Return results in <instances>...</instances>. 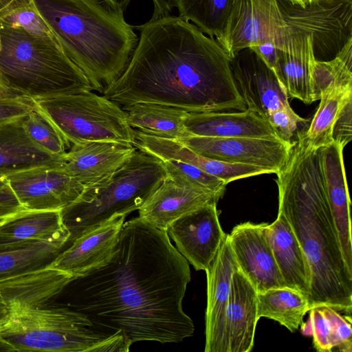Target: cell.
<instances>
[{
    "label": "cell",
    "mask_w": 352,
    "mask_h": 352,
    "mask_svg": "<svg viewBox=\"0 0 352 352\" xmlns=\"http://www.w3.org/2000/svg\"><path fill=\"white\" fill-rule=\"evenodd\" d=\"M22 209L6 177L0 176V221Z\"/></svg>",
    "instance_id": "7bdbcfd3"
},
{
    "label": "cell",
    "mask_w": 352,
    "mask_h": 352,
    "mask_svg": "<svg viewBox=\"0 0 352 352\" xmlns=\"http://www.w3.org/2000/svg\"><path fill=\"white\" fill-rule=\"evenodd\" d=\"M217 203L207 204L180 217L166 232L176 249L196 270L206 271L227 234L223 230Z\"/></svg>",
    "instance_id": "4fadbf2b"
},
{
    "label": "cell",
    "mask_w": 352,
    "mask_h": 352,
    "mask_svg": "<svg viewBox=\"0 0 352 352\" xmlns=\"http://www.w3.org/2000/svg\"><path fill=\"white\" fill-rule=\"evenodd\" d=\"M92 90L103 94L126 69L139 38L124 10L109 0H33Z\"/></svg>",
    "instance_id": "277c9868"
},
{
    "label": "cell",
    "mask_w": 352,
    "mask_h": 352,
    "mask_svg": "<svg viewBox=\"0 0 352 352\" xmlns=\"http://www.w3.org/2000/svg\"><path fill=\"white\" fill-rule=\"evenodd\" d=\"M64 248V243L46 241L0 245V282L49 266Z\"/></svg>",
    "instance_id": "f546056e"
},
{
    "label": "cell",
    "mask_w": 352,
    "mask_h": 352,
    "mask_svg": "<svg viewBox=\"0 0 352 352\" xmlns=\"http://www.w3.org/2000/svg\"><path fill=\"white\" fill-rule=\"evenodd\" d=\"M0 351L3 352H10L15 351L14 349L9 345L6 342H5L1 336H0Z\"/></svg>",
    "instance_id": "7dc6e473"
},
{
    "label": "cell",
    "mask_w": 352,
    "mask_h": 352,
    "mask_svg": "<svg viewBox=\"0 0 352 352\" xmlns=\"http://www.w3.org/2000/svg\"><path fill=\"white\" fill-rule=\"evenodd\" d=\"M319 106L308 129L298 135L305 144L318 149L331 144L333 129L343 107L352 100V83L333 85L320 95Z\"/></svg>",
    "instance_id": "4dcf8cb0"
},
{
    "label": "cell",
    "mask_w": 352,
    "mask_h": 352,
    "mask_svg": "<svg viewBox=\"0 0 352 352\" xmlns=\"http://www.w3.org/2000/svg\"><path fill=\"white\" fill-rule=\"evenodd\" d=\"M267 226L244 222L227 234L238 268L257 292L286 287L267 238Z\"/></svg>",
    "instance_id": "5bb4252c"
},
{
    "label": "cell",
    "mask_w": 352,
    "mask_h": 352,
    "mask_svg": "<svg viewBox=\"0 0 352 352\" xmlns=\"http://www.w3.org/2000/svg\"><path fill=\"white\" fill-rule=\"evenodd\" d=\"M316 60L309 35H289L279 50L278 80L288 96L305 104L316 101L313 69Z\"/></svg>",
    "instance_id": "d4e9b609"
},
{
    "label": "cell",
    "mask_w": 352,
    "mask_h": 352,
    "mask_svg": "<svg viewBox=\"0 0 352 352\" xmlns=\"http://www.w3.org/2000/svg\"><path fill=\"white\" fill-rule=\"evenodd\" d=\"M58 167L85 188L107 180L136 149L132 144L112 140L72 144Z\"/></svg>",
    "instance_id": "2e32d148"
},
{
    "label": "cell",
    "mask_w": 352,
    "mask_h": 352,
    "mask_svg": "<svg viewBox=\"0 0 352 352\" xmlns=\"http://www.w3.org/2000/svg\"><path fill=\"white\" fill-rule=\"evenodd\" d=\"M289 35H309L318 60L333 58L352 38V0H313L305 8L278 0Z\"/></svg>",
    "instance_id": "9c48e42d"
},
{
    "label": "cell",
    "mask_w": 352,
    "mask_h": 352,
    "mask_svg": "<svg viewBox=\"0 0 352 352\" xmlns=\"http://www.w3.org/2000/svg\"><path fill=\"white\" fill-rule=\"evenodd\" d=\"M129 124L135 130L153 136L179 140L188 135L184 121L189 112L180 108L152 102L121 106Z\"/></svg>",
    "instance_id": "f1b7e54d"
},
{
    "label": "cell",
    "mask_w": 352,
    "mask_h": 352,
    "mask_svg": "<svg viewBox=\"0 0 352 352\" xmlns=\"http://www.w3.org/2000/svg\"><path fill=\"white\" fill-rule=\"evenodd\" d=\"M184 126L190 135L280 139L267 120L249 109L239 112H190Z\"/></svg>",
    "instance_id": "603a6c76"
},
{
    "label": "cell",
    "mask_w": 352,
    "mask_h": 352,
    "mask_svg": "<svg viewBox=\"0 0 352 352\" xmlns=\"http://www.w3.org/2000/svg\"><path fill=\"white\" fill-rule=\"evenodd\" d=\"M276 174L278 211L289 222L310 267L309 309L329 307L350 315L352 271L344 258L329 204L320 148L308 147L298 137Z\"/></svg>",
    "instance_id": "3957f363"
},
{
    "label": "cell",
    "mask_w": 352,
    "mask_h": 352,
    "mask_svg": "<svg viewBox=\"0 0 352 352\" xmlns=\"http://www.w3.org/2000/svg\"><path fill=\"white\" fill-rule=\"evenodd\" d=\"M352 38L336 56L329 60L316 59L314 69V89L316 100L327 89L337 85L352 83Z\"/></svg>",
    "instance_id": "836d02e7"
},
{
    "label": "cell",
    "mask_w": 352,
    "mask_h": 352,
    "mask_svg": "<svg viewBox=\"0 0 352 352\" xmlns=\"http://www.w3.org/2000/svg\"><path fill=\"white\" fill-rule=\"evenodd\" d=\"M289 34L278 0H234L222 34L215 38L232 58L266 41L280 50Z\"/></svg>",
    "instance_id": "30bf717a"
},
{
    "label": "cell",
    "mask_w": 352,
    "mask_h": 352,
    "mask_svg": "<svg viewBox=\"0 0 352 352\" xmlns=\"http://www.w3.org/2000/svg\"><path fill=\"white\" fill-rule=\"evenodd\" d=\"M69 236L61 210L22 209L0 221V245L46 241L64 243L65 248Z\"/></svg>",
    "instance_id": "4316f807"
},
{
    "label": "cell",
    "mask_w": 352,
    "mask_h": 352,
    "mask_svg": "<svg viewBox=\"0 0 352 352\" xmlns=\"http://www.w3.org/2000/svg\"><path fill=\"white\" fill-rule=\"evenodd\" d=\"M0 86L12 98L32 100L92 91L54 35L1 22Z\"/></svg>",
    "instance_id": "5b68a950"
},
{
    "label": "cell",
    "mask_w": 352,
    "mask_h": 352,
    "mask_svg": "<svg viewBox=\"0 0 352 352\" xmlns=\"http://www.w3.org/2000/svg\"><path fill=\"white\" fill-rule=\"evenodd\" d=\"M0 22L21 26L45 36L54 35L33 0H0Z\"/></svg>",
    "instance_id": "8d00e7d4"
},
{
    "label": "cell",
    "mask_w": 352,
    "mask_h": 352,
    "mask_svg": "<svg viewBox=\"0 0 352 352\" xmlns=\"http://www.w3.org/2000/svg\"><path fill=\"white\" fill-rule=\"evenodd\" d=\"M178 141L204 157L229 163L256 166L275 174L287 162L294 142L281 139L190 135Z\"/></svg>",
    "instance_id": "7c38bea8"
},
{
    "label": "cell",
    "mask_w": 352,
    "mask_h": 352,
    "mask_svg": "<svg viewBox=\"0 0 352 352\" xmlns=\"http://www.w3.org/2000/svg\"><path fill=\"white\" fill-rule=\"evenodd\" d=\"M308 320L302 323V333L313 338L314 348L320 352H332L331 327L323 307L309 310Z\"/></svg>",
    "instance_id": "74e56055"
},
{
    "label": "cell",
    "mask_w": 352,
    "mask_h": 352,
    "mask_svg": "<svg viewBox=\"0 0 352 352\" xmlns=\"http://www.w3.org/2000/svg\"><path fill=\"white\" fill-rule=\"evenodd\" d=\"M10 316V309L7 304L0 295V327L6 321Z\"/></svg>",
    "instance_id": "bcb514c9"
},
{
    "label": "cell",
    "mask_w": 352,
    "mask_h": 352,
    "mask_svg": "<svg viewBox=\"0 0 352 352\" xmlns=\"http://www.w3.org/2000/svg\"><path fill=\"white\" fill-rule=\"evenodd\" d=\"M22 117L0 123V176L36 166H59L61 163L63 155L48 153L29 137Z\"/></svg>",
    "instance_id": "83f0119b"
},
{
    "label": "cell",
    "mask_w": 352,
    "mask_h": 352,
    "mask_svg": "<svg viewBox=\"0 0 352 352\" xmlns=\"http://www.w3.org/2000/svg\"><path fill=\"white\" fill-rule=\"evenodd\" d=\"M352 100L342 109L333 129V140L343 148L351 140Z\"/></svg>",
    "instance_id": "b9f144b4"
},
{
    "label": "cell",
    "mask_w": 352,
    "mask_h": 352,
    "mask_svg": "<svg viewBox=\"0 0 352 352\" xmlns=\"http://www.w3.org/2000/svg\"><path fill=\"white\" fill-rule=\"evenodd\" d=\"M153 3V18L168 15L176 7L177 0H152Z\"/></svg>",
    "instance_id": "f6af8a7d"
},
{
    "label": "cell",
    "mask_w": 352,
    "mask_h": 352,
    "mask_svg": "<svg viewBox=\"0 0 352 352\" xmlns=\"http://www.w3.org/2000/svg\"><path fill=\"white\" fill-rule=\"evenodd\" d=\"M292 5L305 8L307 4L310 3L313 0H285Z\"/></svg>",
    "instance_id": "c3c4849f"
},
{
    "label": "cell",
    "mask_w": 352,
    "mask_h": 352,
    "mask_svg": "<svg viewBox=\"0 0 352 352\" xmlns=\"http://www.w3.org/2000/svg\"><path fill=\"white\" fill-rule=\"evenodd\" d=\"M258 292L238 268L234 271L226 311L228 352H250L254 342L258 317Z\"/></svg>",
    "instance_id": "7402d4cb"
},
{
    "label": "cell",
    "mask_w": 352,
    "mask_h": 352,
    "mask_svg": "<svg viewBox=\"0 0 352 352\" xmlns=\"http://www.w3.org/2000/svg\"><path fill=\"white\" fill-rule=\"evenodd\" d=\"M166 177L162 160L136 148L107 180L85 188L76 201L61 210L70 232L66 248L113 216L126 217L138 210Z\"/></svg>",
    "instance_id": "8992f818"
},
{
    "label": "cell",
    "mask_w": 352,
    "mask_h": 352,
    "mask_svg": "<svg viewBox=\"0 0 352 352\" xmlns=\"http://www.w3.org/2000/svg\"><path fill=\"white\" fill-rule=\"evenodd\" d=\"M112 3H113L116 6H118L122 8L124 10L126 8L129 3L131 0H109Z\"/></svg>",
    "instance_id": "681fc988"
},
{
    "label": "cell",
    "mask_w": 352,
    "mask_h": 352,
    "mask_svg": "<svg viewBox=\"0 0 352 352\" xmlns=\"http://www.w3.org/2000/svg\"><path fill=\"white\" fill-rule=\"evenodd\" d=\"M0 336L15 351L118 352L122 346L119 336H102L84 314L67 307L10 311Z\"/></svg>",
    "instance_id": "52a82bcc"
},
{
    "label": "cell",
    "mask_w": 352,
    "mask_h": 352,
    "mask_svg": "<svg viewBox=\"0 0 352 352\" xmlns=\"http://www.w3.org/2000/svg\"><path fill=\"white\" fill-rule=\"evenodd\" d=\"M5 177L21 207L30 210H63L85 189L56 166H36Z\"/></svg>",
    "instance_id": "8fae6325"
},
{
    "label": "cell",
    "mask_w": 352,
    "mask_h": 352,
    "mask_svg": "<svg viewBox=\"0 0 352 352\" xmlns=\"http://www.w3.org/2000/svg\"><path fill=\"white\" fill-rule=\"evenodd\" d=\"M234 0H177L179 16L214 38L223 32Z\"/></svg>",
    "instance_id": "d6a6232c"
},
{
    "label": "cell",
    "mask_w": 352,
    "mask_h": 352,
    "mask_svg": "<svg viewBox=\"0 0 352 352\" xmlns=\"http://www.w3.org/2000/svg\"><path fill=\"white\" fill-rule=\"evenodd\" d=\"M267 234L286 287L301 292L308 298L311 280L310 267L289 222L280 211L276 220L268 223Z\"/></svg>",
    "instance_id": "484cf974"
},
{
    "label": "cell",
    "mask_w": 352,
    "mask_h": 352,
    "mask_svg": "<svg viewBox=\"0 0 352 352\" xmlns=\"http://www.w3.org/2000/svg\"><path fill=\"white\" fill-rule=\"evenodd\" d=\"M331 327L332 351L351 352V316H342L336 309L322 307Z\"/></svg>",
    "instance_id": "f35d334b"
},
{
    "label": "cell",
    "mask_w": 352,
    "mask_h": 352,
    "mask_svg": "<svg viewBox=\"0 0 352 352\" xmlns=\"http://www.w3.org/2000/svg\"><path fill=\"white\" fill-rule=\"evenodd\" d=\"M73 279L67 273L47 266L1 281L0 295L10 312L44 307Z\"/></svg>",
    "instance_id": "cb8c5ba5"
},
{
    "label": "cell",
    "mask_w": 352,
    "mask_h": 352,
    "mask_svg": "<svg viewBox=\"0 0 352 352\" xmlns=\"http://www.w3.org/2000/svg\"><path fill=\"white\" fill-rule=\"evenodd\" d=\"M12 98L0 86V98Z\"/></svg>",
    "instance_id": "f907efd6"
},
{
    "label": "cell",
    "mask_w": 352,
    "mask_h": 352,
    "mask_svg": "<svg viewBox=\"0 0 352 352\" xmlns=\"http://www.w3.org/2000/svg\"><path fill=\"white\" fill-rule=\"evenodd\" d=\"M236 86L247 109L267 120L270 114L289 107L288 95L273 71L250 47L230 61Z\"/></svg>",
    "instance_id": "9a60e30c"
},
{
    "label": "cell",
    "mask_w": 352,
    "mask_h": 352,
    "mask_svg": "<svg viewBox=\"0 0 352 352\" xmlns=\"http://www.w3.org/2000/svg\"><path fill=\"white\" fill-rule=\"evenodd\" d=\"M191 279L188 262L165 230L140 217L124 223L110 260L74 278L69 308L84 314L104 338L180 342L193 335L182 302Z\"/></svg>",
    "instance_id": "6da1fadb"
},
{
    "label": "cell",
    "mask_w": 352,
    "mask_h": 352,
    "mask_svg": "<svg viewBox=\"0 0 352 352\" xmlns=\"http://www.w3.org/2000/svg\"><path fill=\"white\" fill-rule=\"evenodd\" d=\"M220 199L214 193L177 184L166 177L138 210V217L166 231L180 217Z\"/></svg>",
    "instance_id": "44dd1931"
},
{
    "label": "cell",
    "mask_w": 352,
    "mask_h": 352,
    "mask_svg": "<svg viewBox=\"0 0 352 352\" xmlns=\"http://www.w3.org/2000/svg\"><path fill=\"white\" fill-rule=\"evenodd\" d=\"M135 138L134 146L137 148L162 161L175 160L192 164L226 184L252 176L272 173L256 166L229 163L204 157L178 140L147 135L137 130H135Z\"/></svg>",
    "instance_id": "d6986e66"
},
{
    "label": "cell",
    "mask_w": 352,
    "mask_h": 352,
    "mask_svg": "<svg viewBox=\"0 0 352 352\" xmlns=\"http://www.w3.org/2000/svg\"><path fill=\"white\" fill-rule=\"evenodd\" d=\"M72 145L89 141L135 143V130L115 102L91 91L33 100Z\"/></svg>",
    "instance_id": "ba28073f"
},
{
    "label": "cell",
    "mask_w": 352,
    "mask_h": 352,
    "mask_svg": "<svg viewBox=\"0 0 352 352\" xmlns=\"http://www.w3.org/2000/svg\"><path fill=\"white\" fill-rule=\"evenodd\" d=\"M35 107L33 100L21 98H0V123L21 118Z\"/></svg>",
    "instance_id": "60d3db41"
},
{
    "label": "cell",
    "mask_w": 352,
    "mask_h": 352,
    "mask_svg": "<svg viewBox=\"0 0 352 352\" xmlns=\"http://www.w3.org/2000/svg\"><path fill=\"white\" fill-rule=\"evenodd\" d=\"M120 77L102 94L118 105L152 102L188 112L245 111L231 58L215 38L179 16L150 19Z\"/></svg>",
    "instance_id": "7a4b0ae2"
},
{
    "label": "cell",
    "mask_w": 352,
    "mask_h": 352,
    "mask_svg": "<svg viewBox=\"0 0 352 352\" xmlns=\"http://www.w3.org/2000/svg\"><path fill=\"white\" fill-rule=\"evenodd\" d=\"M167 177L175 184L217 195L221 198L226 191L223 180L212 176L192 164L175 160L163 161Z\"/></svg>",
    "instance_id": "d590c367"
},
{
    "label": "cell",
    "mask_w": 352,
    "mask_h": 352,
    "mask_svg": "<svg viewBox=\"0 0 352 352\" xmlns=\"http://www.w3.org/2000/svg\"><path fill=\"white\" fill-rule=\"evenodd\" d=\"M22 122L29 137L48 153L62 155L70 148L71 144L36 105L32 111L22 117Z\"/></svg>",
    "instance_id": "e575fe53"
},
{
    "label": "cell",
    "mask_w": 352,
    "mask_h": 352,
    "mask_svg": "<svg viewBox=\"0 0 352 352\" xmlns=\"http://www.w3.org/2000/svg\"><path fill=\"white\" fill-rule=\"evenodd\" d=\"M267 121L281 140L292 142V138L297 130L298 123L307 120L300 117L289 106L272 111Z\"/></svg>",
    "instance_id": "ab89813d"
},
{
    "label": "cell",
    "mask_w": 352,
    "mask_h": 352,
    "mask_svg": "<svg viewBox=\"0 0 352 352\" xmlns=\"http://www.w3.org/2000/svg\"><path fill=\"white\" fill-rule=\"evenodd\" d=\"M258 317L278 322L289 331L297 330L310 310L307 297L288 287L258 292Z\"/></svg>",
    "instance_id": "1f68e13d"
},
{
    "label": "cell",
    "mask_w": 352,
    "mask_h": 352,
    "mask_svg": "<svg viewBox=\"0 0 352 352\" xmlns=\"http://www.w3.org/2000/svg\"><path fill=\"white\" fill-rule=\"evenodd\" d=\"M344 148L335 142L320 148L321 164L332 216L345 262L352 271L351 200L344 160Z\"/></svg>",
    "instance_id": "ffe728a7"
},
{
    "label": "cell",
    "mask_w": 352,
    "mask_h": 352,
    "mask_svg": "<svg viewBox=\"0 0 352 352\" xmlns=\"http://www.w3.org/2000/svg\"><path fill=\"white\" fill-rule=\"evenodd\" d=\"M237 267L228 236L221 245L207 276L205 352H228L226 311L232 277Z\"/></svg>",
    "instance_id": "ac0fdd59"
},
{
    "label": "cell",
    "mask_w": 352,
    "mask_h": 352,
    "mask_svg": "<svg viewBox=\"0 0 352 352\" xmlns=\"http://www.w3.org/2000/svg\"><path fill=\"white\" fill-rule=\"evenodd\" d=\"M250 48L273 71L278 80L279 49L275 43L271 41H266L253 45Z\"/></svg>",
    "instance_id": "ee69618b"
},
{
    "label": "cell",
    "mask_w": 352,
    "mask_h": 352,
    "mask_svg": "<svg viewBox=\"0 0 352 352\" xmlns=\"http://www.w3.org/2000/svg\"><path fill=\"white\" fill-rule=\"evenodd\" d=\"M125 218L114 215L77 237L49 266L76 278L104 265L113 254Z\"/></svg>",
    "instance_id": "e0dca14e"
}]
</instances>
